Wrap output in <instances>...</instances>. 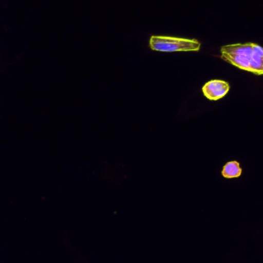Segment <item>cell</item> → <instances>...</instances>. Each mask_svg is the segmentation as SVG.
I'll return each mask as SVG.
<instances>
[{"label": "cell", "mask_w": 263, "mask_h": 263, "mask_svg": "<svg viewBox=\"0 0 263 263\" xmlns=\"http://www.w3.org/2000/svg\"><path fill=\"white\" fill-rule=\"evenodd\" d=\"M242 168L239 162L236 161H231L227 162L222 168V175L227 179L238 178L242 174Z\"/></svg>", "instance_id": "obj_4"}, {"label": "cell", "mask_w": 263, "mask_h": 263, "mask_svg": "<svg viewBox=\"0 0 263 263\" xmlns=\"http://www.w3.org/2000/svg\"><path fill=\"white\" fill-rule=\"evenodd\" d=\"M230 89V84L227 82L214 80L205 83L202 90L208 100L216 101L223 98L228 93Z\"/></svg>", "instance_id": "obj_3"}, {"label": "cell", "mask_w": 263, "mask_h": 263, "mask_svg": "<svg viewBox=\"0 0 263 263\" xmlns=\"http://www.w3.org/2000/svg\"><path fill=\"white\" fill-rule=\"evenodd\" d=\"M221 58L242 70L263 75V48L256 43L223 46L221 48Z\"/></svg>", "instance_id": "obj_1"}, {"label": "cell", "mask_w": 263, "mask_h": 263, "mask_svg": "<svg viewBox=\"0 0 263 263\" xmlns=\"http://www.w3.org/2000/svg\"><path fill=\"white\" fill-rule=\"evenodd\" d=\"M149 47L152 50L158 52H198L200 49L201 43L197 40L152 35L149 40Z\"/></svg>", "instance_id": "obj_2"}]
</instances>
